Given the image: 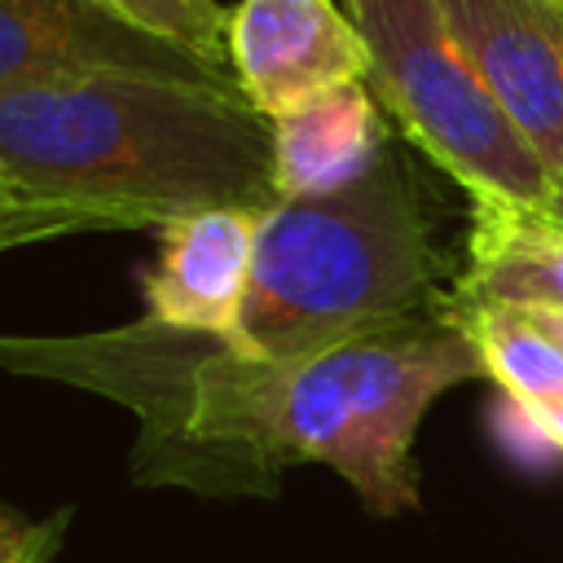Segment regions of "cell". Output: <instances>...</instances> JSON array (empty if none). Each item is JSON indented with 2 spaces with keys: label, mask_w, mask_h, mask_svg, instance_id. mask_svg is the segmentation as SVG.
Segmentation results:
<instances>
[{
  "label": "cell",
  "mask_w": 563,
  "mask_h": 563,
  "mask_svg": "<svg viewBox=\"0 0 563 563\" xmlns=\"http://www.w3.org/2000/svg\"><path fill=\"white\" fill-rule=\"evenodd\" d=\"M70 75H150L242 92L233 70L128 26L101 0H0V88Z\"/></svg>",
  "instance_id": "cell-5"
},
{
  "label": "cell",
  "mask_w": 563,
  "mask_h": 563,
  "mask_svg": "<svg viewBox=\"0 0 563 563\" xmlns=\"http://www.w3.org/2000/svg\"><path fill=\"white\" fill-rule=\"evenodd\" d=\"M229 66L242 97L277 119L339 84H361L369 48L334 0H238L229 9Z\"/></svg>",
  "instance_id": "cell-7"
},
{
  "label": "cell",
  "mask_w": 563,
  "mask_h": 563,
  "mask_svg": "<svg viewBox=\"0 0 563 563\" xmlns=\"http://www.w3.org/2000/svg\"><path fill=\"white\" fill-rule=\"evenodd\" d=\"M101 4L128 26L154 40H167L220 70H233L229 66V9H220L216 0H101Z\"/></svg>",
  "instance_id": "cell-12"
},
{
  "label": "cell",
  "mask_w": 563,
  "mask_h": 563,
  "mask_svg": "<svg viewBox=\"0 0 563 563\" xmlns=\"http://www.w3.org/2000/svg\"><path fill=\"white\" fill-rule=\"evenodd\" d=\"M369 48V92L466 198L559 211V189L453 44L435 0H343Z\"/></svg>",
  "instance_id": "cell-4"
},
{
  "label": "cell",
  "mask_w": 563,
  "mask_h": 563,
  "mask_svg": "<svg viewBox=\"0 0 563 563\" xmlns=\"http://www.w3.org/2000/svg\"><path fill=\"white\" fill-rule=\"evenodd\" d=\"M75 233H114V224L88 207L0 185V251L53 242V238H75Z\"/></svg>",
  "instance_id": "cell-13"
},
{
  "label": "cell",
  "mask_w": 563,
  "mask_h": 563,
  "mask_svg": "<svg viewBox=\"0 0 563 563\" xmlns=\"http://www.w3.org/2000/svg\"><path fill=\"white\" fill-rule=\"evenodd\" d=\"M435 251L409 167L387 158L321 198H277L260 220L238 352L303 361L435 312Z\"/></svg>",
  "instance_id": "cell-2"
},
{
  "label": "cell",
  "mask_w": 563,
  "mask_h": 563,
  "mask_svg": "<svg viewBox=\"0 0 563 563\" xmlns=\"http://www.w3.org/2000/svg\"><path fill=\"white\" fill-rule=\"evenodd\" d=\"M260 207H198L158 224L154 264L141 273L145 317L233 343L260 246Z\"/></svg>",
  "instance_id": "cell-8"
},
{
  "label": "cell",
  "mask_w": 563,
  "mask_h": 563,
  "mask_svg": "<svg viewBox=\"0 0 563 563\" xmlns=\"http://www.w3.org/2000/svg\"><path fill=\"white\" fill-rule=\"evenodd\" d=\"M449 299L563 312V211L471 198L466 268Z\"/></svg>",
  "instance_id": "cell-10"
},
{
  "label": "cell",
  "mask_w": 563,
  "mask_h": 563,
  "mask_svg": "<svg viewBox=\"0 0 563 563\" xmlns=\"http://www.w3.org/2000/svg\"><path fill=\"white\" fill-rule=\"evenodd\" d=\"M493 101L545 163L563 211V0H435Z\"/></svg>",
  "instance_id": "cell-6"
},
{
  "label": "cell",
  "mask_w": 563,
  "mask_h": 563,
  "mask_svg": "<svg viewBox=\"0 0 563 563\" xmlns=\"http://www.w3.org/2000/svg\"><path fill=\"white\" fill-rule=\"evenodd\" d=\"M523 312H532V317H537V321H541V325L563 343V312H550V308H523Z\"/></svg>",
  "instance_id": "cell-16"
},
{
  "label": "cell",
  "mask_w": 563,
  "mask_h": 563,
  "mask_svg": "<svg viewBox=\"0 0 563 563\" xmlns=\"http://www.w3.org/2000/svg\"><path fill=\"white\" fill-rule=\"evenodd\" d=\"M277 365L282 462L330 466L374 515L418 506L413 435L427 409L449 387L488 378L475 343L444 303Z\"/></svg>",
  "instance_id": "cell-3"
},
{
  "label": "cell",
  "mask_w": 563,
  "mask_h": 563,
  "mask_svg": "<svg viewBox=\"0 0 563 563\" xmlns=\"http://www.w3.org/2000/svg\"><path fill=\"white\" fill-rule=\"evenodd\" d=\"M0 185L88 207L114 233L277 202L268 119L242 92L150 75L0 88Z\"/></svg>",
  "instance_id": "cell-1"
},
{
  "label": "cell",
  "mask_w": 563,
  "mask_h": 563,
  "mask_svg": "<svg viewBox=\"0 0 563 563\" xmlns=\"http://www.w3.org/2000/svg\"><path fill=\"white\" fill-rule=\"evenodd\" d=\"M444 312L475 343L484 374L515 405H554L563 400V343L523 308L475 303V299H440Z\"/></svg>",
  "instance_id": "cell-11"
},
{
  "label": "cell",
  "mask_w": 563,
  "mask_h": 563,
  "mask_svg": "<svg viewBox=\"0 0 563 563\" xmlns=\"http://www.w3.org/2000/svg\"><path fill=\"white\" fill-rule=\"evenodd\" d=\"M273 141V189L277 198H321L356 185L387 158V110L369 84H339L277 119Z\"/></svg>",
  "instance_id": "cell-9"
},
{
  "label": "cell",
  "mask_w": 563,
  "mask_h": 563,
  "mask_svg": "<svg viewBox=\"0 0 563 563\" xmlns=\"http://www.w3.org/2000/svg\"><path fill=\"white\" fill-rule=\"evenodd\" d=\"M70 528V510H53L48 519H26L0 501V563H48Z\"/></svg>",
  "instance_id": "cell-14"
},
{
  "label": "cell",
  "mask_w": 563,
  "mask_h": 563,
  "mask_svg": "<svg viewBox=\"0 0 563 563\" xmlns=\"http://www.w3.org/2000/svg\"><path fill=\"white\" fill-rule=\"evenodd\" d=\"M523 413H528V422H532V431H537V440L545 444V449H554V453H563V400H554V405H519Z\"/></svg>",
  "instance_id": "cell-15"
}]
</instances>
